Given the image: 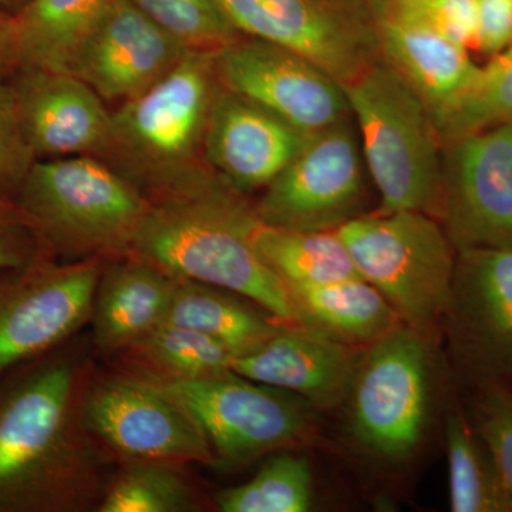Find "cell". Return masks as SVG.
Wrapping results in <instances>:
<instances>
[{"mask_svg": "<svg viewBox=\"0 0 512 512\" xmlns=\"http://www.w3.org/2000/svg\"><path fill=\"white\" fill-rule=\"evenodd\" d=\"M258 224L244 192L210 168L181 190L150 201L130 254L175 281L217 286L282 322L298 323L284 282L256 251Z\"/></svg>", "mask_w": 512, "mask_h": 512, "instance_id": "obj_1", "label": "cell"}, {"mask_svg": "<svg viewBox=\"0 0 512 512\" xmlns=\"http://www.w3.org/2000/svg\"><path fill=\"white\" fill-rule=\"evenodd\" d=\"M76 375L70 363H53L6 393L0 512L80 511L101 500L99 463L76 404Z\"/></svg>", "mask_w": 512, "mask_h": 512, "instance_id": "obj_2", "label": "cell"}, {"mask_svg": "<svg viewBox=\"0 0 512 512\" xmlns=\"http://www.w3.org/2000/svg\"><path fill=\"white\" fill-rule=\"evenodd\" d=\"M217 52L190 50L160 82L111 113L104 160L148 201L181 190L208 170L204 140L220 90Z\"/></svg>", "mask_w": 512, "mask_h": 512, "instance_id": "obj_3", "label": "cell"}, {"mask_svg": "<svg viewBox=\"0 0 512 512\" xmlns=\"http://www.w3.org/2000/svg\"><path fill=\"white\" fill-rule=\"evenodd\" d=\"M16 210L47 256L73 262L130 254L150 201L104 158L73 156L36 160Z\"/></svg>", "mask_w": 512, "mask_h": 512, "instance_id": "obj_4", "label": "cell"}, {"mask_svg": "<svg viewBox=\"0 0 512 512\" xmlns=\"http://www.w3.org/2000/svg\"><path fill=\"white\" fill-rule=\"evenodd\" d=\"M342 87L379 190L376 212L421 211L437 218L443 143L424 101L382 56Z\"/></svg>", "mask_w": 512, "mask_h": 512, "instance_id": "obj_5", "label": "cell"}, {"mask_svg": "<svg viewBox=\"0 0 512 512\" xmlns=\"http://www.w3.org/2000/svg\"><path fill=\"white\" fill-rule=\"evenodd\" d=\"M356 271L404 325L430 338L450 301L456 248L441 222L421 211L357 215L338 229Z\"/></svg>", "mask_w": 512, "mask_h": 512, "instance_id": "obj_6", "label": "cell"}, {"mask_svg": "<svg viewBox=\"0 0 512 512\" xmlns=\"http://www.w3.org/2000/svg\"><path fill=\"white\" fill-rule=\"evenodd\" d=\"M429 338L402 325L363 349L346 406L353 441L376 460L400 464L420 447L433 404Z\"/></svg>", "mask_w": 512, "mask_h": 512, "instance_id": "obj_7", "label": "cell"}, {"mask_svg": "<svg viewBox=\"0 0 512 512\" xmlns=\"http://www.w3.org/2000/svg\"><path fill=\"white\" fill-rule=\"evenodd\" d=\"M156 382L173 394L200 426L214 454V466L244 467L268 454L315 440L311 404L232 370L208 379Z\"/></svg>", "mask_w": 512, "mask_h": 512, "instance_id": "obj_8", "label": "cell"}, {"mask_svg": "<svg viewBox=\"0 0 512 512\" xmlns=\"http://www.w3.org/2000/svg\"><path fill=\"white\" fill-rule=\"evenodd\" d=\"M80 417L90 437L127 460L215 464L210 443L183 404L138 373L94 383L82 397Z\"/></svg>", "mask_w": 512, "mask_h": 512, "instance_id": "obj_9", "label": "cell"}, {"mask_svg": "<svg viewBox=\"0 0 512 512\" xmlns=\"http://www.w3.org/2000/svg\"><path fill=\"white\" fill-rule=\"evenodd\" d=\"M239 35L288 47L340 84L380 57L370 0H217Z\"/></svg>", "mask_w": 512, "mask_h": 512, "instance_id": "obj_10", "label": "cell"}, {"mask_svg": "<svg viewBox=\"0 0 512 512\" xmlns=\"http://www.w3.org/2000/svg\"><path fill=\"white\" fill-rule=\"evenodd\" d=\"M441 329L466 386L512 383V249L457 251Z\"/></svg>", "mask_w": 512, "mask_h": 512, "instance_id": "obj_11", "label": "cell"}, {"mask_svg": "<svg viewBox=\"0 0 512 512\" xmlns=\"http://www.w3.org/2000/svg\"><path fill=\"white\" fill-rule=\"evenodd\" d=\"M362 200V154L345 119L309 134L254 208L268 227L335 231L359 215Z\"/></svg>", "mask_w": 512, "mask_h": 512, "instance_id": "obj_12", "label": "cell"}, {"mask_svg": "<svg viewBox=\"0 0 512 512\" xmlns=\"http://www.w3.org/2000/svg\"><path fill=\"white\" fill-rule=\"evenodd\" d=\"M437 220L456 251L512 249V123L444 144Z\"/></svg>", "mask_w": 512, "mask_h": 512, "instance_id": "obj_13", "label": "cell"}, {"mask_svg": "<svg viewBox=\"0 0 512 512\" xmlns=\"http://www.w3.org/2000/svg\"><path fill=\"white\" fill-rule=\"evenodd\" d=\"M101 259L42 256L0 281V373L40 355L92 318Z\"/></svg>", "mask_w": 512, "mask_h": 512, "instance_id": "obj_14", "label": "cell"}, {"mask_svg": "<svg viewBox=\"0 0 512 512\" xmlns=\"http://www.w3.org/2000/svg\"><path fill=\"white\" fill-rule=\"evenodd\" d=\"M222 87L306 134L350 116L342 84L308 57L255 37H237L215 56Z\"/></svg>", "mask_w": 512, "mask_h": 512, "instance_id": "obj_15", "label": "cell"}, {"mask_svg": "<svg viewBox=\"0 0 512 512\" xmlns=\"http://www.w3.org/2000/svg\"><path fill=\"white\" fill-rule=\"evenodd\" d=\"M190 50L130 0H111L84 37L70 73L106 103L123 104L160 82Z\"/></svg>", "mask_w": 512, "mask_h": 512, "instance_id": "obj_16", "label": "cell"}, {"mask_svg": "<svg viewBox=\"0 0 512 512\" xmlns=\"http://www.w3.org/2000/svg\"><path fill=\"white\" fill-rule=\"evenodd\" d=\"M9 84L20 130L36 160L103 156L113 111L76 74L22 67Z\"/></svg>", "mask_w": 512, "mask_h": 512, "instance_id": "obj_17", "label": "cell"}, {"mask_svg": "<svg viewBox=\"0 0 512 512\" xmlns=\"http://www.w3.org/2000/svg\"><path fill=\"white\" fill-rule=\"evenodd\" d=\"M308 136L221 86L208 119L204 160L222 180L245 194L268 187Z\"/></svg>", "mask_w": 512, "mask_h": 512, "instance_id": "obj_18", "label": "cell"}, {"mask_svg": "<svg viewBox=\"0 0 512 512\" xmlns=\"http://www.w3.org/2000/svg\"><path fill=\"white\" fill-rule=\"evenodd\" d=\"M380 56L410 84L439 123L476 80L480 64L399 0H370ZM439 131V130H437Z\"/></svg>", "mask_w": 512, "mask_h": 512, "instance_id": "obj_19", "label": "cell"}, {"mask_svg": "<svg viewBox=\"0 0 512 512\" xmlns=\"http://www.w3.org/2000/svg\"><path fill=\"white\" fill-rule=\"evenodd\" d=\"M363 349L298 323H286L261 345L235 357L232 372L296 394L311 406L345 404Z\"/></svg>", "mask_w": 512, "mask_h": 512, "instance_id": "obj_20", "label": "cell"}, {"mask_svg": "<svg viewBox=\"0 0 512 512\" xmlns=\"http://www.w3.org/2000/svg\"><path fill=\"white\" fill-rule=\"evenodd\" d=\"M178 281L136 255L101 271L92 312L94 345L103 355H121L163 325Z\"/></svg>", "mask_w": 512, "mask_h": 512, "instance_id": "obj_21", "label": "cell"}, {"mask_svg": "<svg viewBox=\"0 0 512 512\" xmlns=\"http://www.w3.org/2000/svg\"><path fill=\"white\" fill-rule=\"evenodd\" d=\"M299 325L365 349L404 325L392 305L363 278L286 286Z\"/></svg>", "mask_w": 512, "mask_h": 512, "instance_id": "obj_22", "label": "cell"}, {"mask_svg": "<svg viewBox=\"0 0 512 512\" xmlns=\"http://www.w3.org/2000/svg\"><path fill=\"white\" fill-rule=\"evenodd\" d=\"M248 302L239 301L237 293L217 286L178 282L164 323L210 336L237 357L261 345L286 325Z\"/></svg>", "mask_w": 512, "mask_h": 512, "instance_id": "obj_23", "label": "cell"}, {"mask_svg": "<svg viewBox=\"0 0 512 512\" xmlns=\"http://www.w3.org/2000/svg\"><path fill=\"white\" fill-rule=\"evenodd\" d=\"M111 0H30L13 16L19 69L70 72L84 37Z\"/></svg>", "mask_w": 512, "mask_h": 512, "instance_id": "obj_24", "label": "cell"}, {"mask_svg": "<svg viewBox=\"0 0 512 512\" xmlns=\"http://www.w3.org/2000/svg\"><path fill=\"white\" fill-rule=\"evenodd\" d=\"M254 245L285 286L316 285L362 278L345 242L335 231H298L259 221Z\"/></svg>", "mask_w": 512, "mask_h": 512, "instance_id": "obj_25", "label": "cell"}, {"mask_svg": "<svg viewBox=\"0 0 512 512\" xmlns=\"http://www.w3.org/2000/svg\"><path fill=\"white\" fill-rule=\"evenodd\" d=\"M444 437L451 511L508 512L493 457L471 423L464 403L448 410Z\"/></svg>", "mask_w": 512, "mask_h": 512, "instance_id": "obj_26", "label": "cell"}, {"mask_svg": "<svg viewBox=\"0 0 512 512\" xmlns=\"http://www.w3.org/2000/svg\"><path fill=\"white\" fill-rule=\"evenodd\" d=\"M121 355L138 375L156 380H200L231 372L235 355L222 343L183 326L163 323Z\"/></svg>", "mask_w": 512, "mask_h": 512, "instance_id": "obj_27", "label": "cell"}, {"mask_svg": "<svg viewBox=\"0 0 512 512\" xmlns=\"http://www.w3.org/2000/svg\"><path fill=\"white\" fill-rule=\"evenodd\" d=\"M312 501L311 464L288 451L269 458L247 483L217 495L222 512H305Z\"/></svg>", "mask_w": 512, "mask_h": 512, "instance_id": "obj_28", "label": "cell"}, {"mask_svg": "<svg viewBox=\"0 0 512 512\" xmlns=\"http://www.w3.org/2000/svg\"><path fill=\"white\" fill-rule=\"evenodd\" d=\"M99 512L194 511L191 485L177 464L130 461L104 490Z\"/></svg>", "mask_w": 512, "mask_h": 512, "instance_id": "obj_29", "label": "cell"}, {"mask_svg": "<svg viewBox=\"0 0 512 512\" xmlns=\"http://www.w3.org/2000/svg\"><path fill=\"white\" fill-rule=\"evenodd\" d=\"M512 123V45L480 64L476 80L437 123L441 143Z\"/></svg>", "mask_w": 512, "mask_h": 512, "instance_id": "obj_30", "label": "cell"}, {"mask_svg": "<svg viewBox=\"0 0 512 512\" xmlns=\"http://www.w3.org/2000/svg\"><path fill=\"white\" fill-rule=\"evenodd\" d=\"M158 26L191 50H212L237 39L217 0H130Z\"/></svg>", "mask_w": 512, "mask_h": 512, "instance_id": "obj_31", "label": "cell"}, {"mask_svg": "<svg viewBox=\"0 0 512 512\" xmlns=\"http://www.w3.org/2000/svg\"><path fill=\"white\" fill-rule=\"evenodd\" d=\"M468 417L490 450L512 512V383L480 382L466 386Z\"/></svg>", "mask_w": 512, "mask_h": 512, "instance_id": "obj_32", "label": "cell"}, {"mask_svg": "<svg viewBox=\"0 0 512 512\" xmlns=\"http://www.w3.org/2000/svg\"><path fill=\"white\" fill-rule=\"evenodd\" d=\"M35 161L20 130L9 80H0V208H16L20 188Z\"/></svg>", "mask_w": 512, "mask_h": 512, "instance_id": "obj_33", "label": "cell"}, {"mask_svg": "<svg viewBox=\"0 0 512 512\" xmlns=\"http://www.w3.org/2000/svg\"><path fill=\"white\" fill-rule=\"evenodd\" d=\"M400 3L451 42L476 49L477 0H399Z\"/></svg>", "mask_w": 512, "mask_h": 512, "instance_id": "obj_34", "label": "cell"}, {"mask_svg": "<svg viewBox=\"0 0 512 512\" xmlns=\"http://www.w3.org/2000/svg\"><path fill=\"white\" fill-rule=\"evenodd\" d=\"M47 256L16 208H0V272L18 271Z\"/></svg>", "mask_w": 512, "mask_h": 512, "instance_id": "obj_35", "label": "cell"}, {"mask_svg": "<svg viewBox=\"0 0 512 512\" xmlns=\"http://www.w3.org/2000/svg\"><path fill=\"white\" fill-rule=\"evenodd\" d=\"M477 12L474 52L490 59L512 45V0H477Z\"/></svg>", "mask_w": 512, "mask_h": 512, "instance_id": "obj_36", "label": "cell"}, {"mask_svg": "<svg viewBox=\"0 0 512 512\" xmlns=\"http://www.w3.org/2000/svg\"><path fill=\"white\" fill-rule=\"evenodd\" d=\"M18 69L15 18L0 9V80H9Z\"/></svg>", "mask_w": 512, "mask_h": 512, "instance_id": "obj_37", "label": "cell"}, {"mask_svg": "<svg viewBox=\"0 0 512 512\" xmlns=\"http://www.w3.org/2000/svg\"><path fill=\"white\" fill-rule=\"evenodd\" d=\"M30 0H0V9L8 12L9 15L16 16L28 6Z\"/></svg>", "mask_w": 512, "mask_h": 512, "instance_id": "obj_38", "label": "cell"}, {"mask_svg": "<svg viewBox=\"0 0 512 512\" xmlns=\"http://www.w3.org/2000/svg\"><path fill=\"white\" fill-rule=\"evenodd\" d=\"M6 393H0V406H2L3 399H5Z\"/></svg>", "mask_w": 512, "mask_h": 512, "instance_id": "obj_39", "label": "cell"}]
</instances>
